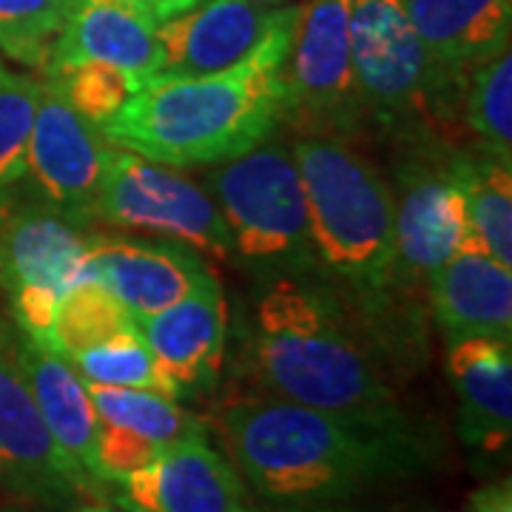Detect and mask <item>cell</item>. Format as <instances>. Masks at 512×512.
<instances>
[{
    "label": "cell",
    "instance_id": "cell-20",
    "mask_svg": "<svg viewBox=\"0 0 512 512\" xmlns=\"http://www.w3.org/2000/svg\"><path fill=\"white\" fill-rule=\"evenodd\" d=\"M424 305L444 339H512V268L476 245L461 248L424 279Z\"/></svg>",
    "mask_w": 512,
    "mask_h": 512
},
{
    "label": "cell",
    "instance_id": "cell-4",
    "mask_svg": "<svg viewBox=\"0 0 512 512\" xmlns=\"http://www.w3.org/2000/svg\"><path fill=\"white\" fill-rule=\"evenodd\" d=\"M299 3H288L276 26L237 66L202 77L151 80L106 120V143L174 168H208L234 160L282 128L285 80Z\"/></svg>",
    "mask_w": 512,
    "mask_h": 512
},
{
    "label": "cell",
    "instance_id": "cell-6",
    "mask_svg": "<svg viewBox=\"0 0 512 512\" xmlns=\"http://www.w3.org/2000/svg\"><path fill=\"white\" fill-rule=\"evenodd\" d=\"M202 188L214 197L234 242V259L262 282L316 276L308 197L291 146L265 140L234 160L208 165Z\"/></svg>",
    "mask_w": 512,
    "mask_h": 512
},
{
    "label": "cell",
    "instance_id": "cell-24",
    "mask_svg": "<svg viewBox=\"0 0 512 512\" xmlns=\"http://www.w3.org/2000/svg\"><path fill=\"white\" fill-rule=\"evenodd\" d=\"M461 123L476 137L481 151L512 160V52L504 49L478 63L464 80Z\"/></svg>",
    "mask_w": 512,
    "mask_h": 512
},
{
    "label": "cell",
    "instance_id": "cell-26",
    "mask_svg": "<svg viewBox=\"0 0 512 512\" xmlns=\"http://www.w3.org/2000/svg\"><path fill=\"white\" fill-rule=\"evenodd\" d=\"M66 362L77 370V376L86 384H103V387H140V390H157L177 399V390L171 379L163 373L160 362L148 350L143 333L137 325L120 330L109 339H100L94 345L74 350Z\"/></svg>",
    "mask_w": 512,
    "mask_h": 512
},
{
    "label": "cell",
    "instance_id": "cell-3",
    "mask_svg": "<svg viewBox=\"0 0 512 512\" xmlns=\"http://www.w3.org/2000/svg\"><path fill=\"white\" fill-rule=\"evenodd\" d=\"M208 433L248 490L271 504H333L430 467V447L333 419L302 404L242 393L217 404Z\"/></svg>",
    "mask_w": 512,
    "mask_h": 512
},
{
    "label": "cell",
    "instance_id": "cell-17",
    "mask_svg": "<svg viewBox=\"0 0 512 512\" xmlns=\"http://www.w3.org/2000/svg\"><path fill=\"white\" fill-rule=\"evenodd\" d=\"M137 330L174 384L177 399L217 387L228 345V302L217 274L205 276L171 308L137 319Z\"/></svg>",
    "mask_w": 512,
    "mask_h": 512
},
{
    "label": "cell",
    "instance_id": "cell-33",
    "mask_svg": "<svg viewBox=\"0 0 512 512\" xmlns=\"http://www.w3.org/2000/svg\"><path fill=\"white\" fill-rule=\"evenodd\" d=\"M72 512H131V510L120 507L117 501H109V498H89V501H80L77 507H72Z\"/></svg>",
    "mask_w": 512,
    "mask_h": 512
},
{
    "label": "cell",
    "instance_id": "cell-36",
    "mask_svg": "<svg viewBox=\"0 0 512 512\" xmlns=\"http://www.w3.org/2000/svg\"><path fill=\"white\" fill-rule=\"evenodd\" d=\"M0 63H6V60H3V57H0Z\"/></svg>",
    "mask_w": 512,
    "mask_h": 512
},
{
    "label": "cell",
    "instance_id": "cell-7",
    "mask_svg": "<svg viewBox=\"0 0 512 512\" xmlns=\"http://www.w3.org/2000/svg\"><path fill=\"white\" fill-rule=\"evenodd\" d=\"M92 228L66 220L23 183L0 191V296L20 330L49 339L63 293L86 274Z\"/></svg>",
    "mask_w": 512,
    "mask_h": 512
},
{
    "label": "cell",
    "instance_id": "cell-11",
    "mask_svg": "<svg viewBox=\"0 0 512 512\" xmlns=\"http://www.w3.org/2000/svg\"><path fill=\"white\" fill-rule=\"evenodd\" d=\"M12 322L0 319V495L46 510L103 498L52 439L9 348Z\"/></svg>",
    "mask_w": 512,
    "mask_h": 512
},
{
    "label": "cell",
    "instance_id": "cell-22",
    "mask_svg": "<svg viewBox=\"0 0 512 512\" xmlns=\"http://www.w3.org/2000/svg\"><path fill=\"white\" fill-rule=\"evenodd\" d=\"M424 49L464 89L478 63L510 49L512 0H404Z\"/></svg>",
    "mask_w": 512,
    "mask_h": 512
},
{
    "label": "cell",
    "instance_id": "cell-23",
    "mask_svg": "<svg viewBox=\"0 0 512 512\" xmlns=\"http://www.w3.org/2000/svg\"><path fill=\"white\" fill-rule=\"evenodd\" d=\"M458 174L476 242L512 268V160L458 148Z\"/></svg>",
    "mask_w": 512,
    "mask_h": 512
},
{
    "label": "cell",
    "instance_id": "cell-8",
    "mask_svg": "<svg viewBox=\"0 0 512 512\" xmlns=\"http://www.w3.org/2000/svg\"><path fill=\"white\" fill-rule=\"evenodd\" d=\"M282 80V126L296 137H365V106L350 60V0H299Z\"/></svg>",
    "mask_w": 512,
    "mask_h": 512
},
{
    "label": "cell",
    "instance_id": "cell-16",
    "mask_svg": "<svg viewBox=\"0 0 512 512\" xmlns=\"http://www.w3.org/2000/svg\"><path fill=\"white\" fill-rule=\"evenodd\" d=\"M86 274L100 279L134 319H146L180 302L214 271L197 251L171 239L92 231L86 245Z\"/></svg>",
    "mask_w": 512,
    "mask_h": 512
},
{
    "label": "cell",
    "instance_id": "cell-13",
    "mask_svg": "<svg viewBox=\"0 0 512 512\" xmlns=\"http://www.w3.org/2000/svg\"><path fill=\"white\" fill-rule=\"evenodd\" d=\"M111 501L131 512H254L251 490L211 439L163 450L111 484Z\"/></svg>",
    "mask_w": 512,
    "mask_h": 512
},
{
    "label": "cell",
    "instance_id": "cell-28",
    "mask_svg": "<svg viewBox=\"0 0 512 512\" xmlns=\"http://www.w3.org/2000/svg\"><path fill=\"white\" fill-rule=\"evenodd\" d=\"M43 83H49L80 117H86L92 126H103L128 103V97L140 86L126 72L114 69L109 63H66L40 74Z\"/></svg>",
    "mask_w": 512,
    "mask_h": 512
},
{
    "label": "cell",
    "instance_id": "cell-21",
    "mask_svg": "<svg viewBox=\"0 0 512 512\" xmlns=\"http://www.w3.org/2000/svg\"><path fill=\"white\" fill-rule=\"evenodd\" d=\"M83 60L109 63L126 72L137 86H146L160 63L157 20L131 0L77 3L43 72Z\"/></svg>",
    "mask_w": 512,
    "mask_h": 512
},
{
    "label": "cell",
    "instance_id": "cell-34",
    "mask_svg": "<svg viewBox=\"0 0 512 512\" xmlns=\"http://www.w3.org/2000/svg\"><path fill=\"white\" fill-rule=\"evenodd\" d=\"M248 3H259V6H288L293 0H248Z\"/></svg>",
    "mask_w": 512,
    "mask_h": 512
},
{
    "label": "cell",
    "instance_id": "cell-30",
    "mask_svg": "<svg viewBox=\"0 0 512 512\" xmlns=\"http://www.w3.org/2000/svg\"><path fill=\"white\" fill-rule=\"evenodd\" d=\"M473 512H512V487L510 481H495L481 487L473 498H470Z\"/></svg>",
    "mask_w": 512,
    "mask_h": 512
},
{
    "label": "cell",
    "instance_id": "cell-29",
    "mask_svg": "<svg viewBox=\"0 0 512 512\" xmlns=\"http://www.w3.org/2000/svg\"><path fill=\"white\" fill-rule=\"evenodd\" d=\"M40 89V77L12 72L6 63H0V191L18 185L26 174L29 134Z\"/></svg>",
    "mask_w": 512,
    "mask_h": 512
},
{
    "label": "cell",
    "instance_id": "cell-19",
    "mask_svg": "<svg viewBox=\"0 0 512 512\" xmlns=\"http://www.w3.org/2000/svg\"><path fill=\"white\" fill-rule=\"evenodd\" d=\"M9 348H12L15 365L29 384V393H32L52 439L57 441V447L66 453V458L83 476L92 481L94 490L111 501L109 484L103 481L100 464H97L100 416H97V407L89 396V384L77 376V370L55 348L29 336L15 322H12Z\"/></svg>",
    "mask_w": 512,
    "mask_h": 512
},
{
    "label": "cell",
    "instance_id": "cell-14",
    "mask_svg": "<svg viewBox=\"0 0 512 512\" xmlns=\"http://www.w3.org/2000/svg\"><path fill=\"white\" fill-rule=\"evenodd\" d=\"M89 396L100 416L97 464L109 490L114 481L146 467L168 447L211 436L205 419L157 390L89 384Z\"/></svg>",
    "mask_w": 512,
    "mask_h": 512
},
{
    "label": "cell",
    "instance_id": "cell-10",
    "mask_svg": "<svg viewBox=\"0 0 512 512\" xmlns=\"http://www.w3.org/2000/svg\"><path fill=\"white\" fill-rule=\"evenodd\" d=\"M97 225L171 239L200 256L234 259V242L220 208L183 168L154 163L126 148H111L97 200Z\"/></svg>",
    "mask_w": 512,
    "mask_h": 512
},
{
    "label": "cell",
    "instance_id": "cell-32",
    "mask_svg": "<svg viewBox=\"0 0 512 512\" xmlns=\"http://www.w3.org/2000/svg\"><path fill=\"white\" fill-rule=\"evenodd\" d=\"M254 512H362L350 507L348 501H333V504H276L271 510H254Z\"/></svg>",
    "mask_w": 512,
    "mask_h": 512
},
{
    "label": "cell",
    "instance_id": "cell-18",
    "mask_svg": "<svg viewBox=\"0 0 512 512\" xmlns=\"http://www.w3.org/2000/svg\"><path fill=\"white\" fill-rule=\"evenodd\" d=\"M444 342L458 436L478 461L504 456L512 441V339L476 333Z\"/></svg>",
    "mask_w": 512,
    "mask_h": 512
},
{
    "label": "cell",
    "instance_id": "cell-1",
    "mask_svg": "<svg viewBox=\"0 0 512 512\" xmlns=\"http://www.w3.org/2000/svg\"><path fill=\"white\" fill-rule=\"evenodd\" d=\"M291 151L308 197L316 276L390 373H416L427 362L430 319L399 271L387 177L342 137H296Z\"/></svg>",
    "mask_w": 512,
    "mask_h": 512
},
{
    "label": "cell",
    "instance_id": "cell-35",
    "mask_svg": "<svg viewBox=\"0 0 512 512\" xmlns=\"http://www.w3.org/2000/svg\"><path fill=\"white\" fill-rule=\"evenodd\" d=\"M69 3H72V9H74V6H77V3H83V0H69Z\"/></svg>",
    "mask_w": 512,
    "mask_h": 512
},
{
    "label": "cell",
    "instance_id": "cell-9",
    "mask_svg": "<svg viewBox=\"0 0 512 512\" xmlns=\"http://www.w3.org/2000/svg\"><path fill=\"white\" fill-rule=\"evenodd\" d=\"M399 146L390 183L396 254L404 285L424 299L427 276L461 248L481 245L467 220L458 148L444 137H419Z\"/></svg>",
    "mask_w": 512,
    "mask_h": 512
},
{
    "label": "cell",
    "instance_id": "cell-12",
    "mask_svg": "<svg viewBox=\"0 0 512 512\" xmlns=\"http://www.w3.org/2000/svg\"><path fill=\"white\" fill-rule=\"evenodd\" d=\"M111 148L100 128L80 117L49 83H43L29 134L26 174L20 183L66 220L94 231Z\"/></svg>",
    "mask_w": 512,
    "mask_h": 512
},
{
    "label": "cell",
    "instance_id": "cell-37",
    "mask_svg": "<svg viewBox=\"0 0 512 512\" xmlns=\"http://www.w3.org/2000/svg\"><path fill=\"white\" fill-rule=\"evenodd\" d=\"M6 512H18V510H6Z\"/></svg>",
    "mask_w": 512,
    "mask_h": 512
},
{
    "label": "cell",
    "instance_id": "cell-31",
    "mask_svg": "<svg viewBox=\"0 0 512 512\" xmlns=\"http://www.w3.org/2000/svg\"><path fill=\"white\" fill-rule=\"evenodd\" d=\"M134 6H140L143 12H148L151 18L157 20V23H163V20L174 18V15H180L185 9H191V6H197L202 0H131Z\"/></svg>",
    "mask_w": 512,
    "mask_h": 512
},
{
    "label": "cell",
    "instance_id": "cell-27",
    "mask_svg": "<svg viewBox=\"0 0 512 512\" xmlns=\"http://www.w3.org/2000/svg\"><path fill=\"white\" fill-rule=\"evenodd\" d=\"M69 15V0H0V57L43 74Z\"/></svg>",
    "mask_w": 512,
    "mask_h": 512
},
{
    "label": "cell",
    "instance_id": "cell-2",
    "mask_svg": "<svg viewBox=\"0 0 512 512\" xmlns=\"http://www.w3.org/2000/svg\"><path fill=\"white\" fill-rule=\"evenodd\" d=\"M256 393L302 404L384 436L430 444L390 370L319 276H276L254 299L245 342Z\"/></svg>",
    "mask_w": 512,
    "mask_h": 512
},
{
    "label": "cell",
    "instance_id": "cell-25",
    "mask_svg": "<svg viewBox=\"0 0 512 512\" xmlns=\"http://www.w3.org/2000/svg\"><path fill=\"white\" fill-rule=\"evenodd\" d=\"M134 325L137 319L128 313L126 305L100 279L83 274L63 293L46 345L66 359L74 350L109 339L114 333L134 328Z\"/></svg>",
    "mask_w": 512,
    "mask_h": 512
},
{
    "label": "cell",
    "instance_id": "cell-5",
    "mask_svg": "<svg viewBox=\"0 0 512 512\" xmlns=\"http://www.w3.org/2000/svg\"><path fill=\"white\" fill-rule=\"evenodd\" d=\"M350 60L367 128L407 143L458 120L464 89L424 49L404 0H350Z\"/></svg>",
    "mask_w": 512,
    "mask_h": 512
},
{
    "label": "cell",
    "instance_id": "cell-15",
    "mask_svg": "<svg viewBox=\"0 0 512 512\" xmlns=\"http://www.w3.org/2000/svg\"><path fill=\"white\" fill-rule=\"evenodd\" d=\"M282 12L285 6H259L248 0H202L157 23L160 63L154 80L202 77L237 66L274 29Z\"/></svg>",
    "mask_w": 512,
    "mask_h": 512
}]
</instances>
